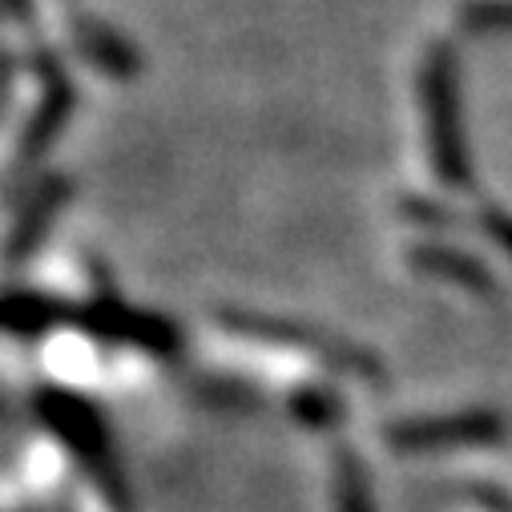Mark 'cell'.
<instances>
[{
    "mask_svg": "<svg viewBox=\"0 0 512 512\" xmlns=\"http://www.w3.org/2000/svg\"><path fill=\"white\" fill-rule=\"evenodd\" d=\"M57 327L93 335L101 343L134 347V351H146L154 359H178L182 355V331L174 319H166L158 311L130 307L117 295H93L85 303L41 295V291H5L0 295V331L5 335L37 339V335H49Z\"/></svg>",
    "mask_w": 512,
    "mask_h": 512,
    "instance_id": "6da1fadb",
    "label": "cell"
},
{
    "mask_svg": "<svg viewBox=\"0 0 512 512\" xmlns=\"http://www.w3.org/2000/svg\"><path fill=\"white\" fill-rule=\"evenodd\" d=\"M33 404H37V416L49 428V436L81 464V472L93 480V488L105 496V504L113 512H134V492L121 472V460H117V448H113V436H109L101 412L85 396L65 392V388H41L33 396Z\"/></svg>",
    "mask_w": 512,
    "mask_h": 512,
    "instance_id": "7a4b0ae2",
    "label": "cell"
},
{
    "mask_svg": "<svg viewBox=\"0 0 512 512\" xmlns=\"http://www.w3.org/2000/svg\"><path fill=\"white\" fill-rule=\"evenodd\" d=\"M69 198H73V178H65V174L41 178V182L33 186L29 202L21 206V214H17V222H13L9 238H5V246H0V267L21 271L25 263H33L37 250H41L45 238H49V230H53V222H57V214H61V206H65Z\"/></svg>",
    "mask_w": 512,
    "mask_h": 512,
    "instance_id": "3957f363",
    "label": "cell"
},
{
    "mask_svg": "<svg viewBox=\"0 0 512 512\" xmlns=\"http://www.w3.org/2000/svg\"><path fill=\"white\" fill-rule=\"evenodd\" d=\"M218 323L242 339H254V343H271V347H287V351H299V355H311V359H323V363H339V367H363L359 355H351L347 347H335L331 339L299 327V323H287V319H275V315H259V311H238V307H222L218 311Z\"/></svg>",
    "mask_w": 512,
    "mask_h": 512,
    "instance_id": "277c9868",
    "label": "cell"
},
{
    "mask_svg": "<svg viewBox=\"0 0 512 512\" xmlns=\"http://www.w3.org/2000/svg\"><path fill=\"white\" fill-rule=\"evenodd\" d=\"M69 109H73V93H69V85H65V81H57V85L49 89V97L41 101V109L33 113L29 130H25L21 146H17V166H13V174H9V182H13V186H17L25 174H33V170H37V162H41V158H45V150H49V142L61 134V125L69 121Z\"/></svg>",
    "mask_w": 512,
    "mask_h": 512,
    "instance_id": "5b68a950",
    "label": "cell"
},
{
    "mask_svg": "<svg viewBox=\"0 0 512 512\" xmlns=\"http://www.w3.org/2000/svg\"><path fill=\"white\" fill-rule=\"evenodd\" d=\"M198 392L218 408H254L259 404V396H254L246 383H234L230 375H198Z\"/></svg>",
    "mask_w": 512,
    "mask_h": 512,
    "instance_id": "8992f818",
    "label": "cell"
},
{
    "mask_svg": "<svg viewBox=\"0 0 512 512\" xmlns=\"http://www.w3.org/2000/svg\"><path fill=\"white\" fill-rule=\"evenodd\" d=\"M291 416H299L303 424H315V428H323V424H335V420H339V404H335L331 396L299 392V396H291Z\"/></svg>",
    "mask_w": 512,
    "mask_h": 512,
    "instance_id": "52a82bcc",
    "label": "cell"
},
{
    "mask_svg": "<svg viewBox=\"0 0 512 512\" xmlns=\"http://www.w3.org/2000/svg\"><path fill=\"white\" fill-rule=\"evenodd\" d=\"M339 512H367V496H363V480L355 460H339Z\"/></svg>",
    "mask_w": 512,
    "mask_h": 512,
    "instance_id": "ba28073f",
    "label": "cell"
}]
</instances>
